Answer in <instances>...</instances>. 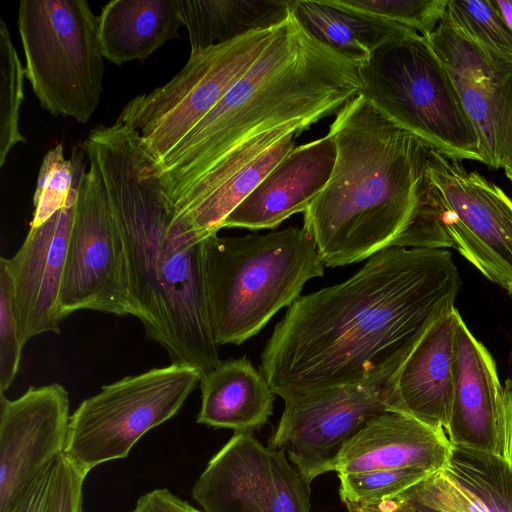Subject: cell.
Segmentation results:
<instances>
[{"instance_id":"6da1fadb","label":"cell","mask_w":512,"mask_h":512,"mask_svg":"<svg viewBox=\"0 0 512 512\" xmlns=\"http://www.w3.org/2000/svg\"><path fill=\"white\" fill-rule=\"evenodd\" d=\"M349 279L300 296L277 323L259 371L284 401L399 368L455 309L461 280L447 249L387 248Z\"/></svg>"},{"instance_id":"7a4b0ae2","label":"cell","mask_w":512,"mask_h":512,"mask_svg":"<svg viewBox=\"0 0 512 512\" xmlns=\"http://www.w3.org/2000/svg\"><path fill=\"white\" fill-rule=\"evenodd\" d=\"M82 150L103 179L126 259L133 316L172 363L202 375L220 362L203 267V241L181 246L172 235L175 207L155 159L135 130L97 126Z\"/></svg>"},{"instance_id":"3957f363","label":"cell","mask_w":512,"mask_h":512,"mask_svg":"<svg viewBox=\"0 0 512 512\" xmlns=\"http://www.w3.org/2000/svg\"><path fill=\"white\" fill-rule=\"evenodd\" d=\"M336 145L329 181L303 212L325 267L392 248L430 192L429 145L358 94L328 132Z\"/></svg>"},{"instance_id":"277c9868","label":"cell","mask_w":512,"mask_h":512,"mask_svg":"<svg viewBox=\"0 0 512 512\" xmlns=\"http://www.w3.org/2000/svg\"><path fill=\"white\" fill-rule=\"evenodd\" d=\"M361 63L311 35L291 12L273 39L159 170L174 204L240 145L340 110L361 88Z\"/></svg>"},{"instance_id":"5b68a950","label":"cell","mask_w":512,"mask_h":512,"mask_svg":"<svg viewBox=\"0 0 512 512\" xmlns=\"http://www.w3.org/2000/svg\"><path fill=\"white\" fill-rule=\"evenodd\" d=\"M203 267L214 339L240 345L258 334L325 265L305 227L203 240Z\"/></svg>"},{"instance_id":"8992f818","label":"cell","mask_w":512,"mask_h":512,"mask_svg":"<svg viewBox=\"0 0 512 512\" xmlns=\"http://www.w3.org/2000/svg\"><path fill=\"white\" fill-rule=\"evenodd\" d=\"M359 94L395 124L444 156L483 163L459 94L427 37L388 42L360 65Z\"/></svg>"},{"instance_id":"52a82bcc","label":"cell","mask_w":512,"mask_h":512,"mask_svg":"<svg viewBox=\"0 0 512 512\" xmlns=\"http://www.w3.org/2000/svg\"><path fill=\"white\" fill-rule=\"evenodd\" d=\"M17 23L25 77L40 106L87 123L103 90L99 17L85 0H22Z\"/></svg>"},{"instance_id":"ba28073f","label":"cell","mask_w":512,"mask_h":512,"mask_svg":"<svg viewBox=\"0 0 512 512\" xmlns=\"http://www.w3.org/2000/svg\"><path fill=\"white\" fill-rule=\"evenodd\" d=\"M201 377L195 367L171 363L103 386L71 414L64 456L86 476L126 458L146 433L179 412Z\"/></svg>"},{"instance_id":"9c48e42d","label":"cell","mask_w":512,"mask_h":512,"mask_svg":"<svg viewBox=\"0 0 512 512\" xmlns=\"http://www.w3.org/2000/svg\"><path fill=\"white\" fill-rule=\"evenodd\" d=\"M279 25L190 54L166 84L131 99L116 122L138 132L160 166L258 59Z\"/></svg>"},{"instance_id":"30bf717a","label":"cell","mask_w":512,"mask_h":512,"mask_svg":"<svg viewBox=\"0 0 512 512\" xmlns=\"http://www.w3.org/2000/svg\"><path fill=\"white\" fill-rule=\"evenodd\" d=\"M399 369L285 400L268 446L284 451L308 483L334 472L338 454L356 433L373 418L399 411L395 393Z\"/></svg>"},{"instance_id":"8fae6325","label":"cell","mask_w":512,"mask_h":512,"mask_svg":"<svg viewBox=\"0 0 512 512\" xmlns=\"http://www.w3.org/2000/svg\"><path fill=\"white\" fill-rule=\"evenodd\" d=\"M427 172L441 226L487 279L512 296V199L461 161L429 146Z\"/></svg>"},{"instance_id":"7c38bea8","label":"cell","mask_w":512,"mask_h":512,"mask_svg":"<svg viewBox=\"0 0 512 512\" xmlns=\"http://www.w3.org/2000/svg\"><path fill=\"white\" fill-rule=\"evenodd\" d=\"M79 189L63 276L62 320L80 310L133 315L122 237L97 166Z\"/></svg>"},{"instance_id":"4fadbf2b","label":"cell","mask_w":512,"mask_h":512,"mask_svg":"<svg viewBox=\"0 0 512 512\" xmlns=\"http://www.w3.org/2000/svg\"><path fill=\"white\" fill-rule=\"evenodd\" d=\"M203 512H311L310 483L286 453L234 432L195 481Z\"/></svg>"},{"instance_id":"5bb4252c","label":"cell","mask_w":512,"mask_h":512,"mask_svg":"<svg viewBox=\"0 0 512 512\" xmlns=\"http://www.w3.org/2000/svg\"><path fill=\"white\" fill-rule=\"evenodd\" d=\"M427 39L475 127L483 163L505 168L512 162V59L465 34L446 12Z\"/></svg>"},{"instance_id":"9a60e30c","label":"cell","mask_w":512,"mask_h":512,"mask_svg":"<svg viewBox=\"0 0 512 512\" xmlns=\"http://www.w3.org/2000/svg\"><path fill=\"white\" fill-rule=\"evenodd\" d=\"M68 391L59 383L0 394V512H20L40 478L64 453Z\"/></svg>"},{"instance_id":"2e32d148","label":"cell","mask_w":512,"mask_h":512,"mask_svg":"<svg viewBox=\"0 0 512 512\" xmlns=\"http://www.w3.org/2000/svg\"><path fill=\"white\" fill-rule=\"evenodd\" d=\"M80 181L64 207L30 227L12 258L1 257L12 279L13 310L23 346L36 335L60 333L61 288Z\"/></svg>"},{"instance_id":"e0dca14e","label":"cell","mask_w":512,"mask_h":512,"mask_svg":"<svg viewBox=\"0 0 512 512\" xmlns=\"http://www.w3.org/2000/svg\"><path fill=\"white\" fill-rule=\"evenodd\" d=\"M454 340V389L445 432L452 445L500 456L504 389L496 363L458 311Z\"/></svg>"},{"instance_id":"ac0fdd59","label":"cell","mask_w":512,"mask_h":512,"mask_svg":"<svg viewBox=\"0 0 512 512\" xmlns=\"http://www.w3.org/2000/svg\"><path fill=\"white\" fill-rule=\"evenodd\" d=\"M336 155L329 133L295 147L227 216L222 228L272 229L304 212L329 181Z\"/></svg>"},{"instance_id":"d6986e66","label":"cell","mask_w":512,"mask_h":512,"mask_svg":"<svg viewBox=\"0 0 512 512\" xmlns=\"http://www.w3.org/2000/svg\"><path fill=\"white\" fill-rule=\"evenodd\" d=\"M450 451L443 428L401 411H388L369 421L344 445L334 472L417 467L434 473L446 468Z\"/></svg>"},{"instance_id":"ffe728a7","label":"cell","mask_w":512,"mask_h":512,"mask_svg":"<svg viewBox=\"0 0 512 512\" xmlns=\"http://www.w3.org/2000/svg\"><path fill=\"white\" fill-rule=\"evenodd\" d=\"M456 311L426 331L398 370L395 383L399 411L444 430L454 389Z\"/></svg>"},{"instance_id":"44dd1931","label":"cell","mask_w":512,"mask_h":512,"mask_svg":"<svg viewBox=\"0 0 512 512\" xmlns=\"http://www.w3.org/2000/svg\"><path fill=\"white\" fill-rule=\"evenodd\" d=\"M200 388L199 424L252 432L272 415L276 394L246 357L221 361L202 375Z\"/></svg>"},{"instance_id":"7402d4cb","label":"cell","mask_w":512,"mask_h":512,"mask_svg":"<svg viewBox=\"0 0 512 512\" xmlns=\"http://www.w3.org/2000/svg\"><path fill=\"white\" fill-rule=\"evenodd\" d=\"M98 17L102 54L115 65L146 59L182 25L178 0H112Z\"/></svg>"},{"instance_id":"603a6c76","label":"cell","mask_w":512,"mask_h":512,"mask_svg":"<svg viewBox=\"0 0 512 512\" xmlns=\"http://www.w3.org/2000/svg\"><path fill=\"white\" fill-rule=\"evenodd\" d=\"M291 12L311 35L338 53L364 63L384 44L417 32L338 0H292Z\"/></svg>"},{"instance_id":"cb8c5ba5","label":"cell","mask_w":512,"mask_h":512,"mask_svg":"<svg viewBox=\"0 0 512 512\" xmlns=\"http://www.w3.org/2000/svg\"><path fill=\"white\" fill-rule=\"evenodd\" d=\"M292 0H178L190 54L252 31L273 28L291 13Z\"/></svg>"},{"instance_id":"d4e9b609","label":"cell","mask_w":512,"mask_h":512,"mask_svg":"<svg viewBox=\"0 0 512 512\" xmlns=\"http://www.w3.org/2000/svg\"><path fill=\"white\" fill-rule=\"evenodd\" d=\"M445 471L488 512H512V467L502 457L451 444Z\"/></svg>"},{"instance_id":"484cf974","label":"cell","mask_w":512,"mask_h":512,"mask_svg":"<svg viewBox=\"0 0 512 512\" xmlns=\"http://www.w3.org/2000/svg\"><path fill=\"white\" fill-rule=\"evenodd\" d=\"M23 67L9 29L0 16V167L11 149L26 139L19 129L20 107L24 100Z\"/></svg>"},{"instance_id":"4316f807","label":"cell","mask_w":512,"mask_h":512,"mask_svg":"<svg viewBox=\"0 0 512 512\" xmlns=\"http://www.w3.org/2000/svg\"><path fill=\"white\" fill-rule=\"evenodd\" d=\"M81 164L82 158L67 160L61 144L45 154L33 197L30 227L41 225L66 205L84 174Z\"/></svg>"},{"instance_id":"83f0119b","label":"cell","mask_w":512,"mask_h":512,"mask_svg":"<svg viewBox=\"0 0 512 512\" xmlns=\"http://www.w3.org/2000/svg\"><path fill=\"white\" fill-rule=\"evenodd\" d=\"M446 15L468 36L512 59V30L495 0H448Z\"/></svg>"},{"instance_id":"f1b7e54d","label":"cell","mask_w":512,"mask_h":512,"mask_svg":"<svg viewBox=\"0 0 512 512\" xmlns=\"http://www.w3.org/2000/svg\"><path fill=\"white\" fill-rule=\"evenodd\" d=\"M431 474L417 467L337 474L339 495L345 506L390 500Z\"/></svg>"},{"instance_id":"f546056e","label":"cell","mask_w":512,"mask_h":512,"mask_svg":"<svg viewBox=\"0 0 512 512\" xmlns=\"http://www.w3.org/2000/svg\"><path fill=\"white\" fill-rule=\"evenodd\" d=\"M350 9L407 26L428 37L446 12L448 0H338Z\"/></svg>"},{"instance_id":"4dcf8cb0","label":"cell","mask_w":512,"mask_h":512,"mask_svg":"<svg viewBox=\"0 0 512 512\" xmlns=\"http://www.w3.org/2000/svg\"><path fill=\"white\" fill-rule=\"evenodd\" d=\"M397 497L436 512H488L476 496L445 469L432 473Z\"/></svg>"},{"instance_id":"1f68e13d","label":"cell","mask_w":512,"mask_h":512,"mask_svg":"<svg viewBox=\"0 0 512 512\" xmlns=\"http://www.w3.org/2000/svg\"><path fill=\"white\" fill-rule=\"evenodd\" d=\"M13 310V286L10 273L0 259V394H4L19 371L22 348Z\"/></svg>"},{"instance_id":"d6a6232c","label":"cell","mask_w":512,"mask_h":512,"mask_svg":"<svg viewBox=\"0 0 512 512\" xmlns=\"http://www.w3.org/2000/svg\"><path fill=\"white\" fill-rule=\"evenodd\" d=\"M86 475L65 456L52 465L46 512H83V485Z\"/></svg>"},{"instance_id":"836d02e7","label":"cell","mask_w":512,"mask_h":512,"mask_svg":"<svg viewBox=\"0 0 512 512\" xmlns=\"http://www.w3.org/2000/svg\"><path fill=\"white\" fill-rule=\"evenodd\" d=\"M131 512H203L167 488H156L141 495Z\"/></svg>"},{"instance_id":"e575fe53","label":"cell","mask_w":512,"mask_h":512,"mask_svg":"<svg viewBox=\"0 0 512 512\" xmlns=\"http://www.w3.org/2000/svg\"><path fill=\"white\" fill-rule=\"evenodd\" d=\"M504 389V417L501 435L500 457L512 467V379L508 380Z\"/></svg>"},{"instance_id":"d590c367","label":"cell","mask_w":512,"mask_h":512,"mask_svg":"<svg viewBox=\"0 0 512 512\" xmlns=\"http://www.w3.org/2000/svg\"><path fill=\"white\" fill-rule=\"evenodd\" d=\"M346 507L348 512H421L411 503L400 498Z\"/></svg>"},{"instance_id":"8d00e7d4","label":"cell","mask_w":512,"mask_h":512,"mask_svg":"<svg viewBox=\"0 0 512 512\" xmlns=\"http://www.w3.org/2000/svg\"><path fill=\"white\" fill-rule=\"evenodd\" d=\"M51 468L37 482L20 512H46Z\"/></svg>"},{"instance_id":"74e56055","label":"cell","mask_w":512,"mask_h":512,"mask_svg":"<svg viewBox=\"0 0 512 512\" xmlns=\"http://www.w3.org/2000/svg\"><path fill=\"white\" fill-rule=\"evenodd\" d=\"M507 24L512 30V0H495Z\"/></svg>"},{"instance_id":"f35d334b","label":"cell","mask_w":512,"mask_h":512,"mask_svg":"<svg viewBox=\"0 0 512 512\" xmlns=\"http://www.w3.org/2000/svg\"><path fill=\"white\" fill-rule=\"evenodd\" d=\"M396 498H399V497H396ZM400 499H402V498H400ZM402 500H405V499H402ZM405 501L411 503L413 506H415L421 512H436V511H433L431 509L425 508V507H423L421 505H418V504H416L414 502H411V501H408V500H405Z\"/></svg>"},{"instance_id":"ab89813d","label":"cell","mask_w":512,"mask_h":512,"mask_svg":"<svg viewBox=\"0 0 512 512\" xmlns=\"http://www.w3.org/2000/svg\"><path fill=\"white\" fill-rule=\"evenodd\" d=\"M506 177L509 179V181L512 184V162L504 168Z\"/></svg>"}]
</instances>
